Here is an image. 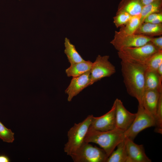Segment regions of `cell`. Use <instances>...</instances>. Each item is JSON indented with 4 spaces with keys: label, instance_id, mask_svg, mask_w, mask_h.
<instances>
[{
    "label": "cell",
    "instance_id": "6da1fadb",
    "mask_svg": "<svg viewBox=\"0 0 162 162\" xmlns=\"http://www.w3.org/2000/svg\"><path fill=\"white\" fill-rule=\"evenodd\" d=\"M121 72L127 92L142 107V101L145 91V65L121 61Z\"/></svg>",
    "mask_w": 162,
    "mask_h": 162
},
{
    "label": "cell",
    "instance_id": "7a4b0ae2",
    "mask_svg": "<svg viewBox=\"0 0 162 162\" xmlns=\"http://www.w3.org/2000/svg\"><path fill=\"white\" fill-rule=\"evenodd\" d=\"M124 132L116 128L111 130L101 131L89 127L84 141L98 144L105 151L109 157L118 144L125 138Z\"/></svg>",
    "mask_w": 162,
    "mask_h": 162
},
{
    "label": "cell",
    "instance_id": "3957f363",
    "mask_svg": "<svg viewBox=\"0 0 162 162\" xmlns=\"http://www.w3.org/2000/svg\"><path fill=\"white\" fill-rule=\"evenodd\" d=\"M93 116V115H89L82 122L75 123L68 131V141L64 148L68 155L70 156L75 153L84 142Z\"/></svg>",
    "mask_w": 162,
    "mask_h": 162
},
{
    "label": "cell",
    "instance_id": "277c9868",
    "mask_svg": "<svg viewBox=\"0 0 162 162\" xmlns=\"http://www.w3.org/2000/svg\"><path fill=\"white\" fill-rule=\"evenodd\" d=\"M158 51L149 41L142 46L123 48L118 51V55L121 61L145 65L149 58Z\"/></svg>",
    "mask_w": 162,
    "mask_h": 162
},
{
    "label": "cell",
    "instance_id": "5b68a950",
    "mask_svg": "<svg viewBox=\"0 0 162 162\" xmlns=\"http://www.w3.org/2000/svg\"><path fill=\"white\" fill-rule=\"evenodd\" d=\"M70 156L74 162H106L108 157L103 148L85 142Z\"/></svg>",
    "mask_w": 162,
    "mask_h": 162
},
{
    "label": "cell",
    "instance_id": "8992f818",
    "mask_svg": "<svg viewBox=\"0 0 162 162\" xmlns=\"http://www.w3.org/2000/svg\"><path fill=\"white\" fill-rule=\"evenodd\" d=\"M155 126L154 117L143 107L138 106L136 116L130 127L124 132V137L134 141L141 131L146 128Z\"/></svg>",
    "mask_w": 162,
    "mask_h": 162
},
{
    "label": "cell",
    "instance_id": "52a82bcc",
    "mask_svg": "<svg viewBox=\"0 0 162 162\" xmlns=\"http://www.w3.org/2000/svg\"><path fill=\"white\" fill-rule=\"evenodd\" d=\"M152 37L137 34H129L120 30L115 31L113 39L110 43L118 51L125 47L143 46L150 41Z\"/></svg>",
    "mask_w": 162,
    "mask_h": 162
},
{
    "label": "cell",
    "instance_id": "ba28073f",
    "mask_svg": "<svg viewBox=\"0 0 162 162\" xmlns=\"http://www.w3.org/2000/svg\"><path fill=\"white\" fill-rule=\"evenodd\" d=\"M109 56L98 55L92 63L90 70V86L102 78L109 77L116 72L115 66L109 61Z\"/></svg>",
    "mask_w": 162,
    "mask_h": 162
},
{
    "label": "cell",
    "instance_id": "9c48e42d",
    "mask_svg": "<svg viewBox=\"0 0 162 162\" xmlns=\"http://www.w3.org/2000/svg\"><path fill=\"white\" fill-rule=\"evenodd\" d=\"M90 127L94 130L105 131L116 128V103L114 101L110 110L99 117L93 116Z\"/></svg>",
    "mask_w": 162,
    "mask_h": 162
},
{
    "label": "cell",
    "instance_id": "30bf717a",
    "mask_svg": "<svg viewBox=\"0 0 162 162\" xmlns=\"http://www.w3.org/2000/svg\"><path fill=\"white\" fill-rule=\"evenodd\" d=\"M115 101L116 103V128L124 132L132 124L136 116V113H132L128 111L120 100L116 98Z\"/></svg>",
    "mask_w": 162,
    "mask_h": 162
},
{
    "label": "cell",
    "instance_id": "8fae6325",
    "mask_svg": "<svg viewBox=\"0 0 162 162\" xmlns=\"http://www.w3.org/2000/svg\"><path fill=\"white\" fill-rule=\"evenodd\" d=\"M90 71L78 76L73 77L69 86L65 90L70 102L84 88L90 86Z\"/></svg>",
    "mask_w": 162,
    "mask_h": 162
},
{
    "label": "cell",
    "instance_id": "7c38bea8",
    "mask_svg": "<svg viewBox=\"0 0 162 162\" xmlns=\"http://www.w3.org/2000/svg\"><path fill=\"white\" fill-rule=\"evenodd\" d=\"M125 144L128 156L127 162L152 161L146 154L143 145L136 144L127 138H125Z\"/></svg>",
    "mask_w": 162,
    "mask_h": 162
},
{
    "label": "cell",
    "instance_id": "4fadbf2b",
    "mask_svg": "<svg viewBox=\"0 0 162 162\" xmlns=\"http://www.w3.org/2000/svg\"><path fill=\"white\" fill-rule=\"evenodd\" d=\"M156 90H145L142 101L143 108L154 118L160 93Z\"/></svg>",
    "mask_w": 162,
    "mask_h": 162
},
{
    "label": "cell",
    "instance_id": "5bb4252c",
    "mask_svg": "<svg viewBox=\"0 0 162 162\" xmlns=\"http://www.w3.org/2000/svg\"><path fill=\"white\" fill-rule=\"evenodd\" d=\"M143 6L140 0H122L117 12H125L131 16L140 14Z\"/></svg>",
    "mask_w": 162,
    "mask_h": 162
},
{
    "label": "cell",
    "instance_id": "9a60e30c",
    "mask_svg": "<svg viewBox=\"0 0 162 162\" xmlns=\"http://www.w3.org/2000/svg\"><path fill=\"white\" fill-rule=\"evenodd\" d=\"M162 80L158 76L156 71L146 69L145 74V90H156L162 92Z\"/></svg>",
    "mask_w": 162,
    "mask_h": 162
},
{
    "label": "cell",
    "instance_id": "2e32d148",
    "mask_svg": "<svg viewBox=\"0 0 162 162\" xmlns=\"http://www.w3.org/2000/svg\"><path fill=\"white\" fill-rule=\"evenodd\" d=\"M134 34L150 37L161 36L162 34V23L154 24L143 22L140 25Z\"/></svg>",
    "mask_w": 162,
    "mask_h": 162
},
{
    "label": "cell",
    "instance_id": "e0dca14e",
    "mask_svg": "<svg viewBox=\"0 0 162 162\" xmlns=\"http://www.w3.org/2000/svg\"><path fill=\"white\" fill-rule=\"evenodd\" d=\"M89 61L82 62L70 64L69 67L66 69L65 72L68 76L75 77L80 76L90 71L92 64Z\"/></svg>",
    "mask_w": 162,
    "mask_h": 162
},
{
    "label": "cell",
    "instance_id": "ac0fdd59",
    "mask_svg": "<svg viewBox=\"0 0 162 162\" xmlns=\"http://www.w3.org/2000/svg\"><path fill=\"white\" fill-rule=\"evenodd\" d=\"M117 148L108 157L106 162H127L128 156L125 144V138L119 143Z\"/></svg>",
    "mask_w": 162,
    "mask_h": 162
},
{
    "label": "cell",
    "instance_id": "d6986e66",
    "mask_svg": "<svg viewBox=\"0 0 162 162\" xmlns=\"http://www.w3.org/2000/svg\"><path fill=\"white\" fill-rule=\"evenodd\" d=\"M64 44L65 47L64 53L70 64L85 61L77 51L74 45L72 44L67 38L65 39Z\"/></svg>",
    "mask_w": 162,
    "mask_h": 162
},
{
    "label": "cell",
    "instance_id": "ffe728a7",
    "mask_svg": "<svg viewBox=\"0 0 162 162\" xmlns=\"http://www.w3.org/2000/svg\"><path fill=\"white\" fill-rule=\"evenodd\" d=\"M162 0H156L149 4L143 6L140 14V24L143 22L145 19L149 15L154 13L162 12Z\"/></svg>",
    "mask_w": 162,
    "mask_h": 162
},
{
    "label": "cell",
    "instance_id": "44dd1931",
    "mask_svg": "<svg viewBox=\"0 0 162 162\" xmlns=\"http://www.w3.org/2000/svg\"><path fill=\"white\" fill-rule=\"evenodd\" d=\"M141 15L132 16L124 26L121 27L120 30L129 34H134L141 23Z\"/></svg>",
    "mask_w": 162,
    "mask_h": 162
},
{
    "label": "cell",
    "instance_id": "7402d4cb",
    "mask_svg": "<svg viewBox=\"0 0 162 162\" xmlns=\"http://www.w3.org/2000/svg\"><path fill=\"white\" fill-rule=\"evenodd\" d=\"M162 64V50L158 51L154 54L145 64L146 69L156 71Z\"/></svg>",
    "mask_w": 162,
    "mask_h": 162
},
{
    "label": "cell",
    "instance_id": "603a6c76",
    "mask_svg": "<svg viewBox=\"0 0 162 162\" xmlns=\"http://www.w3.org/2000/svg\"><path fill=\"white\" fill-rule=\"evenodd\" d=\"M156 127L155 131L162 134V92L160 93L154 117Z\"/></svg>",
    "mask_w": 162,
    "mask_h": 162
},
{
    "label": "cell",
    "instance_id": "cb8c5ba5",
    "mask_svg": "<svg viewBox=\"0 0 162 162\" xmlns=\"http://www.w3.org/2000/svg\"><path fill=\"white\" fill-rule=\"evenodd\" d=\"M132 16L124 11L117 12L113 17V22L117 28L125 25L130 20Z\"/></svg>",
    "mask_w": 162,
    "mask_h": 162
},
{
    "label": "cell",
    "instance_id": "d4e9b609",
    "mask_svg": "<svg viewBox=\"0 0 162 162\" xmlns=\"http://www.w3.org/2000/svg\"><path fill=\"white\" fill-rule=\"evenodd\" d=\"M0 138L4 142L12 143L14 140V133L0 121Z\"/></svg>",
    "mask_w": 162,
    "mask_h": 162
},
{
    "label": "cell",
    "instance_id": "484cf974",
    "mask_svg": "<svg viewBox=\"0 0 162 162\" xmlns=\"http://www.w3.org/2000/svg\"><path fill=\"white\" fill-rule=\"evenodd\" d=\"M154 24L162 23V12L152 14L148 16L144 20V22Z\"/></svg>",
    "mask_w": 162,
    "mask_h": 162
},
{
    "label": "cell",
    "instance_id": "4316f807",
    "mask_svg": "<svg viewBox=\"0 0 162 162\" xmlns=\"http://www.w3.org/2000/svg\"><path fill=\"white\" fill-rule=\"evenodd\" d=\"M150 41L158 51L162 50V36L158 37H152Z\"/></svg>",
    "mask_w": 162,
    "mask_h": 162
},
{
    "label": "cell",
    "instance_id": "83f0119b",
    "mask_svg": "<svg viewBox=\"0 0 162 162\" xmlns=\"http://www.w3.org/2000/svg\"><path fill=\"white\" fill-rule=\"evenodd\" d=\"M10 160L7 156L4 155H0V162H9Z\"/></svg>",
    "mask_w": 162,
    "mask_h": 162
},
{
    "label": "cell",
    "instance_id": "f1b7e54d",
    "mask_svg": "<svg viewBox=\"0 0 162 162\" xmlns=\"http://www.w3.org/2000/svg\"><path fill=\"white\" fill-rule=\"evenodd\" d=\"M156 72L160 78L162 80V64L158 67Z\"/></svg>",
    "mask_w": 162,
    "mask_h": 162
},
{
    "label": "cell",
    "instance_id": "f546056e",
    "mask_svg": "<svg viewBox=\"0 0 162 162\" xmlns=\"http://www.w3.org/2000/svg\"><path fill=\"white\" fill-rule=\"evenodd\" d=\"M156 0H140L143 6L149 4Z\"/></svg>",
    "mask_w": 162,
    "mask_h": 162
},
{
    "label": "cell",
    "instance_id": "4dcf8cb0",
    "mask_svg": "<svg viewBox=\"0 0 162 162\" xmlns=\"http://www.w3.org/2000/svg\"></svg>",
    "mask_w": 162,
    "mask_h": 162
}]
</instances>
